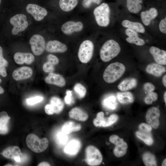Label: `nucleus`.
Wrapping results in <instances>:
<instances>
[{
  "instance_id": "obj_19",
  "label": "nucleus",
  "mask_w": 166,
  "mask_h": 166,
  "mask_svg": "<svg viewBox=\"0 0 166 166\" xmlns=\"http://www.w3.org/2000/svg\"><path fill=\"white\" fill-rule=\"evenodd\" d=\"M45 81L47 84L54 85L60 87H63L66 84L64 77L61 75L50 73L45 78Z\"/></svg>"
},
{
  "instance_id": "obj_49",
  "label": "nucleus",
  "mask_w": 166,
  "mask_h": 166,
  "mask_svg": "<svg viewBox=\"0 0 166 166\" xmlns=\"http://www.w3.org/2000/svg\"><path fill=\"white\" fill-rule=\"evenodd\" d=\"M7 74L6 67L0 64V75L3 77H6L7 76Z\"/></svg>"
},
{
  "instance_id": "obj_20",
  "label": "nucleus",
  "mask_w": 166,
  "mask_h": 166,
  "mask_svg": "<svg viewBox=\"0 0 166 166\" xmlns=\"http://www.w3.org/2000/svg\"><path fill=\"white\" fill-rule=\"evenodd\" d=\"M125 32L128 37L126 38L128 42L138 46H142L145 44L144 40L139 37L137 32L128 28L126 29Z\"/></svg>"
},
{
  "instance_id": "obj_33",
  "label": "nucleus",
  "mask_w": 166,
  "mask_h": 166,
  "mask_svg": "<svg viewBox=\"0 0 166 166\" xmlns=\"http://www.w3.org/2000/svg\"><path fill=\"white\" fill-rule=\"evenodd\" d=\"M143 161L146 166H157L156 161L154 155L149 152H146L142 155Z\"/></svg>"
},
{
  "instance_id": "obj_8",
  "label": "nucleus",
  "mask_w": 166,
  "mask_h": 166,
  "mask_svg": "<svg viewBox=\"0 0 166 166\" xmlns=\"http://www.w3.org/2000/svg\"><path fill=\"white\" fill-rule=\"evenodd\" d=\"M31 50L34 54L37 56L42 54L45 48L44 38L42 35L36 34L32 36L30 40Z\"/></svg>"
},
{
  "instance_id": "obj_10",
  "label": "nucleus",
  "mask_w": 166,
  "mask_h": 166,
  "mask_svg": "<svg viewBox=\"0 0 166 166\" xmlns=\"http://www.w3.org/2000/svg\"><path fill=\"white\" fill-rule=\"evenodd\" d=\"M103 112L98 113L96 117L93 121V124L96 127H107L111 126L115 123L118 119V116L116 114H113L108 117L105 118Z\"/></svg>"
},
{
  "instance_id": "obj_38",
  "label": "nucleus",
  "mask_w": 166,
  "mask_h": 166,
  "mask_svg": "<svg viewBox=\"0 0 166 166\" xmlns=\"http://www.w3.org/2000/svg\"><path fill=\"white\" fill-rule=\"evenodd\" d=\"M43 99V97L37 96L27 99L26 102L29 105H32L41 102Z\"/></svg>"
},
{
  "instance_id": "obj_14",
  "label": "nucleus",
  "mask_w": 166,
  "mask_h": 166,
  "mask_svg": "<svg viewBox=\"0 0 166 166\" xmlns=\"http://www.w3.org/2000/svg\"><path fill=\"white\" fill-rule=\"evenodd\" d=\"M33 73V70L31 68L24 66L14 70L12 73V76L15 80L20 81L30 78Z\"/></svg>"
},
{
  "instance_id": "obj_32",
  "label": "nucleus",
  "mask_w": 166,
  "mask_h": 166,
  "mask_svg": "<svg viewBox=\"0 0 166 166\" xmlns=\"http://www.w3.org/2000/svg\"><path fill=\"white\" fill-rule=\"evenodd\" d=\"M50 102L53 108L54 113H59L64 108V105L63 102L57 97H52L50 99Z\"/></svg>"
},
{
  "instance_id": "obj_17",
  "label": "nucleus",
  "mask_w": 166,
  "mask_h": 166,
  "mask_svg": "<svg viewBox=\"0 0 166 166\" xmlns=\"http://www.w3.org/2000/svg\"><path fill=\"white\" fill-rule=\"evenodd\" d=\"M157 10L154 7H151L149 10L142 12L140 18L143 24L145 26H149L152 21L158 16Z\"/></svg>"
},
{
  "instance_id": "obj_39",
  "label": "nucleus",
  "mask_w": 166,
  "mask_h": 166,
  "mask_svg": "<svg viewBox=\"0 0 166 166\" xmlns=\"http://www.w3.org/2000/svg\"><path fill=\"white\" fill-rule=\"evenodd\" d=\"M102 0H83L82 6L86 8H89L93 4H99Z\"/></svg>"
},
{
  "instance_id": "obj_28",
  "label": "nucleus",
  "mask_w": 166,
  "mask_h": 166,
  "mask_svg": "<svg viewBox=\"0 0 166 166\" xmlns=\"http://www.w3.org/2000/svg\"><path fill=\"white\" fill-rule=\"evenodd\" d=\"M116 95L118 101L121 104H129L134 101V96L131 92L127 91L118 92Z\"/></svg>"
},
{
  "instance_id": "obj_52",
  "label": "nucleus",
  "mask_w": 166,
  "mask_h": 166,
  "mask_svg": "<svg viewBox=\"0 0 166 166\" xmlns=\"http://www.w3.org/2000/svg\"><path fill=\"white\" fill-rule=\"evenodd\" d=\"M14 160L16 162H20L21 160V156H18L15 157L14 159Z\"/></svg>"
},
{
  "instance_id": "obj_4",
  "label": "nucleus",
  "mask_w": 166,
  "mask_h": 166,
  "mask_svg": "<svg viewBox=\"0 0 166 166\" xmlns=\"http://www.w3.org/2000/svg\"><path fill=\"white\" fill-rule=\"evenodd\" d=\"M26 143L31 150L38 153L43 152L47 148L49 141L46 138L40 139L36 135L30 134L26 137Z\"/></svg>"
},
{
  "instance_id": "obj_35",
  "label": "nucleus",
  "mask_w": 166,
  "mask_h": 166,
  "mask_svg": "<svg viewBox=\"0 0 166 166\" xmlns=\"http://www.w3.org/2000/svg\"><path fill=\"white\" fill-rule=\"evenodd\" d=\"M136 136L143 141L146 144L150 145L153 142V140L151 136L144 132L137 131L136 132Z\"/></svg>"
},
{
  "instance_id": "obj_18",
  "label": "nucleus",
  "mask_w": 166,
  "mask_h": 166,
  "mask_svg": "<svg viewBox=\"0 0 166 166\" xmlns=\"http://www.w3.org/2000/svg\"><path fill=\"white\" fill-rule=\"evenodd\" d=\"M14 58L15 62L18 64L22 65L25 63L29 65L34 61V57L30 53L19 52L14 54Z\"/></svg>"
},
{
  "instance_id": "obj_48",
  "label": "nucleus",
  "mask_w": 166,
  "mask_h": 166,
  "mask_svg": "<svg viewBox=\"0 0 166 166\" xmlns=\"http://www.w3.org/2000/svg\"><path fill=\"white\" fill-rule=\"evenodd\" d=\"M66 134H64L62 132L59 133L58 136V140L60 143L64 144L67 141L68 138Z\"/></svg>"
},
{
  "instance_id": "obj_53",
  "label": "nucleus",
  "mask_w": 166,
  "mask_h": 166,
  "mask_svg": "<svg viewBox=\"0 0 166 166\" xmlns=\"http://www.w3.org/2000/svg\"><path fill=\"white\" fill-rule=\"evenodd\" d=\"M4 92V89L1 85H0V94H3Z\"/></svg>"
},
{
  "instance_id": "obj_41",
  "label": "nucleus",
  "mask_w": 166,
  "mask_h": 166,
  "mask_svg": "<svg viewBox=\"0 0 166 166\" xmlns=\"http://www.w3.org/2000/svg\"><path fill=\"white\" fill-rule=\"evenodd\" d=\"M47 61L51 63L53 65L58 64L59 59L56 56L51 54H48L47 57Z\"/></svg>"
},
{
  "instance_id": "obj_46",
  "label": "nucleus",
  "mask_w": 166,
  "mask_h": 166,
  "mask_svg": "<svg viewBox=\"0 0 166 166\" xmlns=\"http://www.w3.org/2000/svg\"><path fill=\"white\" fill-rule=\"evenodd\" d=\"M8 61L3 57V49L0 46V64L6 67L8 65Z\"/></svg>"
},
{
  "instance_id": "obj_50",
  "label": "nucleus",
  "mask_w": 166,
  "mask_h": 166,
  "mask_svg": "<svg viewBox=\"0 0 166 166\" xmlns=\"http://www.w3.org/2000/svg\"><path fill=\"white\" fill-rule=\"evenodd\" d=\"M38 166H50V165L49 163L47 162H43L40 163L39 164Z\"/></svg>"
},
{
  "instance_id": "obj_23",
  "label": "nucleus",
  "mask_w": 166,
  "mask_h": 166,
  "mask_svg": "<svg viewBox=\"0 0 166 166\" xmlns=\"http://www.w3.org/2000/svg\"><path fill=\"white\" fill-rule=\"evenodd\" d=\"M2 154L6 158L13 160H14L15 157L21 156L22 154L20 148L17 146L7 147L3 150Z\"/></svg>"
},
{
  "instance_id": "obj_9",
  "label": "nucleus",
  "mask_w": 166,
  "mask_h": 166,
  "mask_svg": "<svg viewBox=\"0 0 166 166\" xmlns=\"http://www.w3.org/2000/svg\"><path fill=\"white\" fill-rule=\"evenodd\" d=\"M109 140L116 145L113 153L116 156L120 157L125 154L127 151L128 145L123 139L116 135H113L110 136Z\"/></svg>"
},
{
  "instance_id": "obj_13",
  "label": "nucleus",
  "mask_w": 166,
  "mask_h": 166,
  "mask_svg": "<svg viewBox=\"0 0 166 166\" xmlns=\"http://www.w3.org/2000/svg\"><path fill=\"white\" fill-rule=\"evenodd\" d=\"M84 26L80 21L74 22L72 21H67L61 26L62 32L65 35H70L75 32H79L82 30Z\"/></svg>"
},
{
  "instance_id": "obj_16",
  "label": "nucleus",
  "mask_w": 166,
  "mask_h": 166,
  "mask_svg": "<svg viewBox=\"0 0 166 166\" xmlns=\"http://www.w3.org/2000/svg\"><path fill=\"white\" fill-rule=\"evenodd\" d=\"M149 51L157 63L162 65H166V51L154 46H151Z\"/></svg>"
},
{
  "instance_id": "obj_42",
  "label": "nucleus",
  "mask_w": 166,
  "mask_h": 166,
  "mask_svg": "<svg viewBox=\"0 0 166 166\" xmlns=\"http://www.w3.org/2000/svg\"><path fill=\"white\" fill-rule=\"evenodd\" d=\"M65 103L68 105H71L73 102V99L72 96V91L67 90L66 91V95L64 98Z\"/></svg>"
},
{
  "instance_id": "obj_26",
  "label": "nucleus",
  "mask_w": 166,
  "mask_h": 166,
  "mask_svg": "<svg viewBox=\"0 0 166 166\" xmlns=\"http://www.w3.org/2000/svg\"><path fill=\"white\" fill-rule=\"evenodd\" d=\"M10 117L4 111L0 113V134L5 135L9 132L8 124Z\"/></svg>"
},
{
  "instance_id": "obj_5",
  "label": "nucleus",
  "mask_w": 166,
  "mask_h": 166,
  "mask_svg": "<svg viewBox=\"0 0 166 166\" xmlns=\"http://www.w3.org/2000/svg\"><path fill=\"white\" fill-rule=\"evenodd\" d=\"M94 45L93 42L89 40L83 41L79 46L78 57L82 63L86 64L92 59L93 53Z\"/></svg>"
},
{
  "instance_id": "obj_15",
  "label": "nucleus",
  "mask_w": 166,
  "mask_h": 166,
  "mask_svg": "<svg viewBox=\"0 0 166 166\" xmlns=\"http://www.w3.org/2000/svg\"><path fill=\"white\" fill-rule=\"evenodd\" d=\"M45 49L49 53H64L67 49V47L65 44L57 40H50L45 45Z\"/></svg>"
},
{
  "instance_id": "obj_57",
  "label": "nucleus",
  "mask_w": 166,
  "mask_h": 166,
  "mask_svg": "<svg viewBox=\"0 0 166 166\" xmlns=\"http://www.w3.org/2000/svg\"><path fill=\"white\" fill-rule=\"evenodd\" d=\"M2 79L0 78V84H1V83H2Z\"/></svg>"
},
{
  "instance_id": "obj_2",
  "label": "nucleus",
  "mask_w": 166,
  "mask_h": 166,
  "mask_svg": "<svg viewBox=\"0 0 166 166\" xmlns=\"http://www.w3.org/2000/svg\"><path fill=\"white\" fill-rule=\"evenodd\" d=\"M125 71V66L122 63L118 62L112 63L105 69L103 78L107 83H113L121 77Z\"/></svg>"
},
{
  "instance_id": "obj_30",
  "label": "nucleus",
  "mask_w": 166,
  "mask_h": 166,
  "mask_svg": "<svg viewBox=\"0 0 166 166\" xmlns=\"http://www.w3.org/2000/svg\"><path fill=\"white\" fill-rule=\"evenodd\" d=\"M81 128V125L72 121L65 122L62 126L61 131L64 134H68L72 132L79 131Z\"/></svg>"
},
{
  "instance_id": "obj_25",
  "label": "nucleus",
  "mask_w": 166,
  "mask_h": 166,
  "mask_svg": "<svg viewBox=\"0 0 166 166\" xmlns=\"http://www.w3.org/2000/svg\"><path fill=\"white\" fill-rule=\"evenodd\" d=\"M136 79L128 78L122 81L118 85V89L121 91H126L135 87L137 85Z\"/></svg>"
},
{
  "instance_id": "obj_21",
  "label": "nucleus",
  "mask_w": 166,
  "mask_h": 166,
  "mask_svg": "<svg viewBox=\"0 0 166 166\" xmlns=\"http://www.w3.org/2000/svg\"><path fill=\"white\" fill-rule=\"evenodd\" d=\"M145 70L148 73L156 77L161 76L166 71L165 67L162 65L155 63L148 64Z\"/></svg>"
},
{
  "instance_id": "obj_51",
  "label": "nucleus",
  "mask_w": 166,
  "mask_h": 166,
  "mask_svg": "<svg viewBox=\"0 0 166 166\" xmlns=\"http://www.w3.org/2000/svg\"><path fill=\"white\" fill-rule=\"evenodd\" d=\"M162 83L164 86L166 87V75L165 74L163 77Z\"/></svg>"
},
{
  "instance_id": "obj_44",
  "label": "nucleus",
  "mask_w": 166,
  "mask_h": 166,
  "mask_svg": "<svg viewBox=\"0 0 166 166\" xmlns=\"http://www.w3.org/2000/svg\"><path fill=\"white\" fill-rule=\"evenodd\" d=\"M139 128L142 131L146 132H149L152 130V127L151 126L144 123L140 124L139 126Z\"/></svg>"
},
{
  "instance_id": "obj_22",
  "label": "nucleus",
  "mask_w": 166,
  "mask_h": 166,
  "mask_svg": "<svg viewBox=\"0 0 166 166\" xmlns=\"http://www.w3.org/2000/svg\"><path fill=\"white\" fill-rule=\"evenodd\" d=\"M121 24L124 27L137 33H144L145 32V30L144 26L142 23L139 22L125 19L122 21Z\"/></svg>"
},
{
  "instance_id": "obj_7",
  "label": "nucleus",
  "mask_w": 166,
  "mask_h": 166,
  "mask_svg": "<svg viewBox=\"0 0 166 166\" xmlns=\"http://www.w3.org/2000/svg\"><path fill=\"white\" fill-rule=\"evenodd\" d=\"M103 157L100 151L96 147L89 146L85 150V161L90 166H97L102 162Z\"/></svg>"
},
{
  "instance_id": "obj_37",
  "label": "nucleus",
  "mask_w": 166,
  "mask_h": 166,
  "mask_svg": "<svg viewBox=\"0 0 166 166\" xmlns=\"http://www.w3.org/2000/svg\"><path fill=\"white\" fill-rule=\"evenodd\" d=\"M158 99V95L153 92L148 93L144 98V102L148 105L151 104L153 101H156Z\"/></svg>"
},
{
  "instance_id": "obj_29",
  "label": "nucleus",
  "mask_w": 166,
  "mask_h": 166,
  "mask_svg": "<svg viewBox=\"0 0 166 166\" xmlns=\"http://www.w3.org/2000/svg\"><path fill=\"white\" fill-rule=\"evenodd\" d=\"M141 0H126V6L128 10L133 14H137L141 10Z\"/></svg>"
},
{
  "instance_id": "obj_43",
  "label": "nucleus",
  "mask_w": 166,
  "mask_h": 166,
  "mask_svg": "<svg viewBox=\"0 0 166 166\" xmlns=\"http://www.w3.org/2000/svg\"><path fill=\"white\" fill-rule=\"evenodd\" d=\"M143 88L144 90L148 93L153 92L155 89V86L153 84L148 82L144 84Z\"/></svg>"
},
{
  "instance_id": "obj_56",
  "label": "nucleus",
  "mask_w": 166,
  "mask_h": 166,
  "mask_svg": "<svg viewBox=\"0 0 166 166\" xmlns=\"http://www.w3.org/2000/svg\"><path fill=\"white\" fill-rule=\"evenodd\" d=\"M5 166H13L11 164H7L5 165Z\"/></svg>"
},
{
  "instance_id": "obj_47",
  "label": "nucleus",
  "mask_w": 166,
  "mask_h": 166,
  "mask_svg": "<svg viewBox=\"0 0 166 166\" xmlns=\"http://www.w3.org/2000/svg\"><path fill=\"white\" fill-rule=\"evenodd\" d=\"M45 110L46 113L49 115H51L54 113L53 108L50 104L45 105Z\"/></svg>"
},
{
  "instance_id": "obj_55",
  "label": "nucleus",
  "mask_w": 166,
  "mask_h": 166,
  "mask_svg": "<svg viewBox=\"0 0 166 166\" xmlns=\"http://www.w3.org/2000/svg\"><path fill=\"white\" fill-rule=\"evenodd\" d=\"M166 159H165L162 162V166H166Z\"/></svg>"
},
{
  "instance_id": "obj_24",
  "label": "nucleus",
  "mask_w": 166,
  "mask_h": 166,
  "mask_svg": "<svg viewBox=\"0 0 166 166\" xmlns=\"http://www.w3.org/2000/svg\"><path fill=\"white\" fill-rule=\"evenodd\" d=\"M70 117L79 121H84L88 118L87 113L81 108L75 107L71 109L69 112Z\"/></svg>"
},
{
  "instance_id": "obj_11",
  "label": "nucleus",
  "mask_w": 166,
  "mask_h": 166,
  "mask_svg": "<svg viewBox=\"0 0 166 166\" xmlns=\"http://www.w3.org/2000/svg\"><path fill=\"white\" fill-rule=\"evenodd\" d=\"M26 10L27 13L37 21L42 20L48 13L45 8L34 4H28L26 6Z\"/></svg>"
},
{
  "instance_id": "obj_54",
  "label": "nucleus",
  "mask_w": 166,
  "mask_h": 166,
  "mask_svg": "<svg viewBox=\"0 0 166 166\" xmlns=\"http://www.w3.org/2000/svg\"><path fill=\"white\" fill-rule=\"evenodd\" d=\"M164 102L166 104V92L165 91L164 94Z\"/></svg>"
},
{
  "instance_id": "obj_34",
  "label": "nucleus",
  "mask_w": 166,
  "mask_h": 166,
  "mask_svg": "<svg viewBox=\"0 0 166 166\" xmlns=\"http://www.w3.org/2000/svg\"><path fill=\"white\" fill-rule=\"evenodd\" d=\"M103 104L104 107L109 109H114L117 106L116 99L113 96H110L105 98Z\"/></svg>"
},
{
  "instance_id": "obj_40",
  "label": "nucleus",
  "mask_w": 166,
  "mask_h": 166,
  "mask_svg": "<svg viewBox=\"0 0 166 166\" xmlns=\"http://www.w3.org/2000/svg\"><path fill=\"white\" fill-rule=\"evenodd\" d=\"M54 66L53 64L47 61L43 65V69L46 73H52L54 70Z\"/></svg>"
},
{
  "instance_id": "obj_6",
  "label": "nucleus",
  "mask_w": 166,
  "mask_h": 166,
  "mask_svg": "<svg viewBox=\"0 0 166 166\" xmlns=\"http://www.w3.org/2000/svg\"><path fill=\"white\" fill-rule=\"evenodd\" d=\"M10 23L13 26L12 33L14 35L25 30L28 26L26 15L18 14L12 17L10 19Z\"/></svg>"
},
{
  "instance_id": "obj_58",
  "label": "nucleus",
  "mask_w": 166,
  "mask_h": 166,
  "mask_svg": "<svg viewBox=\"0 0 166 166\" xmlns=\"http://www.w3.org/2000/svg\"><path fill=\"white\" fill-rule=\"evenodd\" d=\"M1 0H0V4L1 3Z\"/></svg>"
},
{
  "instance_id": "obj_12",
  "label": "nucleus",
  "mask_w": 166,
  "mask_h": 166,
  "mask_svg": "<svg viewBox=\"0 0 166 166\" xmlns=\"http://www.w3.org/2000/svg\"><path fill=\"white\" fill-rule=\"evenodd\" d=\"M160 116V112L157 107H151L148 109L146 115V121L152 127L157 128L160 125L159 118Z\"/></svg>"
},
{
  "instance_id": "obj_27",
  "label": "nucleus",
  "mask_w": 166,
  "mask_h": 166,
  "mask_svg": "<svg viewBox=\"0 0 166 166\" xmlns=\"http://www.w3.org/2000/svg\"><path fill=\"white\" fill-rule=\"evenodd\" d=\"M81 146V143L79 141L76 140H72L65 146L64 151L68 154L75 155L78 152Z\"/></svg>"
},
{
  "instance_id": "obj_45",
  "label": "nucleus",
  "mask_w": 166,
  "mask_h": 166,
  "mask_svg": "<svg viewBox=\"0 0 166 166\" xmlns=\"http://www.w3.org/2000/svg\"><path fill=\"white\" fill-rule=\"evenodd\" d=\"M160 31L162 33H166V17L162 19L159 22V25Z\"/></svg>"
},
{
  "instance_id": "obj_36",
  "label": "nucleus",
  "mask_w": 166,
  "mask_h": 166,
  "mask_svg": "<svg viewBox=\"0 0 166 166\" xmlns=\"http://www.w3.org/2000/svg\"><path fill=\"white\" fill-rule=\"evenodd\" d=\"M73 90L75 93L80 98H83L86 95V89L83 85L80 83L76 84L74 87Z\"/></svg>"
},
{
  "instance_id": "obj_3",
  "label": "nucleus",
  "mask_w": 166,
  "mask_h": 166,
  "mask_svg": "<svg viewBox=\"0 0 166 166\" xmlns=\"http://www.w3.org/2000/svg\"><path fill=\"white\" fill-rule=\"evenodd\" d=\"M93 15L98 26L101 27L108 26L110 22V9L108 4L103 3L93 10Z\"/></svg>"
},
{
  "instance_id": "obj_1",
  "label": "nucleus",
  "mask_w": 166,
  "mask_h": 166,
  "mask_svg": "<svg viewBox=\"0 0 166 166\" xmlns=\"http://www.w3.org/2000/svg\"><path fill=\"white\" fill-rule=\"evenodd\" d=\"M121 50L120 46L116 41L109 39L105 42L100 49V58L103 61L108 62L117 56Z\"/></svg>"
},
{
  "instance_id": "obj_31",
  "label": "nucleus",
  "mask_w": 166,
  "mask_h": 166,
  "mask_svg": "<svg viewBox=\"0 0 166 166\" xmlns=\"http://www.w3.org/2000/svg\"><path fill=\"white\" fill-rule=\"evenodd\" d=\"M78 3V0H60L59 6L62 10L68 12L73 10Z\"/></svg>"
}]
</instances>
